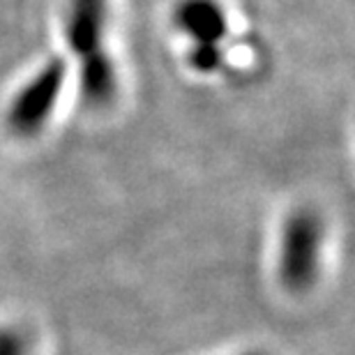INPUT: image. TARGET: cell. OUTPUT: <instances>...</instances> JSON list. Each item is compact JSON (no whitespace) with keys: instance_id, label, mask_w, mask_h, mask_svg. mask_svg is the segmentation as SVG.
Segmentation results:
<instances>
[{"instance_id":"cell-1","label":"cell","mask_w":355,"mask_h":355,"mask_svg":"<svg viewBox=\"0 0 355 355\" xmlns=\"http://www.w3.org/2000/svg\"><path fill=\"white\" fill-rule=\"evenodd\" d=\"M106 0H69L67 42L81 60V95L90 106L111 104L118 92L116 67L104 49Z\"/></svg>"},{"instance_id":"cell-2","label":"cell","mask_w":355,"mask_h":355,"mask_svg":"<svg viewBox=\"0 0 355 355\" xmlns=\"http://www.w3.org/2000/svg\"><path fill=\"white\" fill-rule=\"evenodd\" d=\"M323 224L316 212L297 210L288 217L279 247V279L288 291L309 288L321 266Z\"/></svg>"},{"instance_id":"cell-3","label":"cell","mask_w":355,"mask_h":355,"mask_svg":"<svg viewBox=\"0 0 355 355\" xmlns=\"http://www.w3.org/2000/svg\"><path fill=\"white\" fill-rule=\"evenodd\" d=\"M67 65L62 58H51L24 88L10 106L7 125L19 137H33L42 130L53 111L62 83H65Z\"/></svg>"},{"instance_id":"cell-4","label":"cell","mask_w":355,"mask_h":355,"mask_svg":"<svg viewBox=\"0 0 355 355\" xmlns=\"http://www.w3.org/2000/svg\"><path fill=\"white\" fill-rule=\"evenodd\" d=\"M175 24L196 46H215L226 33V17L217 0H182L175 7Z\"/></svg>"},{"instance_id":"cell-5","label":"cell","mask_w":355,"mask_h":355,"mask_svg":"<svg viewBox=\"0 0 355 355\" xmlns=\"http://www.w3.org/2000/svg\"><path fill=\"white\" fill-rule=\"evenodd\" d=\"M0 355H26L24 344L14 332L0 330Z\"/></svg>"},{"instance_id":"cell-6","label":"cell","mask_w":355,"mask_h":355,"mask_svg":"<svg viewBox=\"0 0 355 355\" xmlns=\"http://www.w3.org/2000/svg\"><path fill=\"white\" fill-rule=\"evenodd\" d=\"M247 355H263V353H247Z\"/></svg>"}]
</instances>
